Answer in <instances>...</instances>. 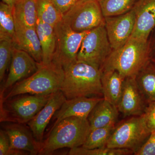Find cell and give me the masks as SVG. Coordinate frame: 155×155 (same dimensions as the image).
<instances>
[{
    "label": "cell",
    "instance_id": "cell-2",
    "mask_svg": "<svg viewBox=\"0 0 155 155\" xmlns=\"http://www.w3.org/2000/svg\"><path fill=\"white\" fill-rule=\"evenodd\" d=\"M152 58L151 42L130 38L117 49L113 50L101 71L114 69L123 77H136Z\"/></svg>",
    "mask_w": 155,
    "mask_h": 155
},
{
    "label": "cell",
    "instance_id": "cell-26",
    "mask_svg": "<svg viewBox=\"0 0 155 155\" xmlns=\"http://www.w3.org/2000/svg\"><path fill=\"white\" fill-rule=\"evenodd\" d=\"M115 125H110L91 130L82 147L89 149L106 147Z\"/></svg>",
    "mask_w": 155,
    "mask_h": 155
},
{
    "label": "cell",
    "instance_id": "cell-22",
    "mask_svg": "<svg viewBox=\"0 0 155 155\" xmlns=\"http://www.w3.org/2000/svg\"><path fill=\"white\" fill-rule=\"evenodd\" d=\"M135 79L147 102L155 101V64L151 60L140 71Z\"/></svg>",
    "mask_w": 155,
    "mask_h": 155
},
{
    "label": "cell",
    "instance_id": "cell-23",
    "mask_svg": "<svg viewBox=\"0 0 155 155\" xmlns=\"http://www.w3.org/2000/svg\"><path fill=\"white\" fill-rule=\"evenodd\" d=\"M15 39V22L13 7L4 3H0V40H7L14 42Z\"/></svg>",
    "mask_w": 155,
    "mask_h": 155
},
{
    "label": "cell",
    "instance_id": "cell-1",
    "mask_svg": "<svg viewBox=\"0 0 155 155\" xmlns=\"http://www.w3.org/2000/svg\"><path fill=\"white\" fill-rule=\"evenodd\" d=\"M63 69L64 78L61 91L67 100L103 95L101 69L77 60Z\"/></svg>",
    "mask_w": 155,
    "mask_h": 155
},
{
    "label": "cell",
    "instance_id": "cell-15",
    "mask_svg": "<svg viewBox=\"0 0 155 155\" xmlns=\"http://www.w3.org/2000/svg\"><path fill=\"white\" fill-rule=\"evenodd\" d=\"M6 123L3 129L8 135L11 149L26 151L30 155H38L41 143L37 141L29 127L25 124Z\"/></svg>",
    "mask_w": 155,
    "mask_h": 155
},
{
    "label": "cell",
    "instance_id": "cell-18",
    "mask_svg": "<svg viewBox=\"0 0 155 155\" xmlns=\"http://www.w3.org/2000/svg\"><path fill=\"white\" fill-rule=\"evenodd\" d=\"M119 112L117 107L103 97L92 109L87 117L91 129L116 125Z\"/></svg>",
    "mask_w": 155,
    "mask_h": 155
},
{
    "label": "cell",
    "instance_id": "cell-17",
    "mask_svg": "<svg viewBox=\"0 0 155 155\" xmlns=\"http://www.w3.org/2000/svg\"><path fill=\"white\" fill-rule=\"evenodd\" d=\"M14 45L28 53L37 63H42L41 45L35 28L27 27L15 22Z\"/></svg>",
    "mask_w": 155,
    "mask_h": 155
},
{
    "label": "cell",
    "instance_id": "cell-20",
    "mask_svg": "<svg viewBox=\"0 0 155 155\" xmlns=\"http://www.w3.org/2000/svg\"><path fill=\"white\" fill-rule=\"evenodd\" d=\"M36 31L41 45L42 63L48 64L53 61L56 48V35L54 28L38 19Z\"/></svg>",
    "mask_w": 155,
    "mask_h": 155
},
{
    "label": "cell",
    "instance_id": "cell-13",
    "mask_svg": "<svg viewBox=\"0 0 155 155\" xmlns=\"http://www.w3.org/2000/svg\"><path fill=\"white\" fill-rule=\"evenodd\" d=\"M132 9L135 23L130 38L147 41L155 27V0H138Z\"/></svg>",
    "mask_w": 155,
    "mask_h": 155
},
{
    "label": "cell",
    "instance_id": "cell-25",
    "mask_svg": "<svg viewBox=\"0 0 155 155\" xmlns=\"http://www.w3.org/2000/svg\"><path fill=\"white\" fill-rule=\"evenodd\" d=\"M104 17L122 15L133 8L136 0H98Z\"/></svg>",
    "mask_w": 155,
    "mask_h": 155
},
{
    "label": "cell",
    "instance_id": "cell-33",
    "mask_svg": "<svg viewBox=\"0 0 155 155\" xmlns=\"http://www.w3.org/2000/svg\"><path fill=\"white\" fill-rule=\"evenodd\" d=\"M30 155V154L26 151L22 150L11 149L8 153V155Z\"/></svg>",
    "mask_w": 155,
    "mask_h": 155
},
{
    "label": "cell",
    "instance_id": "cell-31",
    "mask_svg": "<svg viewBox=\"0 0 155 155\" xmlns=\"http://www.w3.org/2000/svg\"><path fill=\"white\" fill-rule=\"evenodd\" d=\"M11 149V143L8 134L4 129L0 130V155H8Z\"/></svg>",
    "mask_w": 155,
    "mask_h": 155
},
{
    "label": "cell",
    "instance_id": "cell-12",
    "mask_svg": "<svg viewBox=\"0 0 155 155\" xmlns=\"http://www.w3.org/2000/svg\"><path fill=\"white\" fill-rule=\"evenodd\" d=\"M148 104L139 88L135 77L125 78L117 108L125 117L140 116Z\"/></svg>",
    "mask_w": 155,
    "mask_h": 155
},
{
    "label": "cell",
    "instance_id": "cell-19",
    "mask_svg": "<svg viewBox=\"0 0 155 155\" xmlns=\"http://www.w3.org/2000/svg\"><path fill=\"white\" fill-rule=\"evenodd\" d=\"M101 71L103 97L117 107L122 95L125 78L114 69Z\"/></svg>",
    "mask_w": 155,
    "mask_h": 155
},
{
    "label": "cell",
    "instance_id": "cell-9",
    "mask_svg": "<svg viewBox=\"0 0 155 155\" xmlns=\"http://www.w3.org/2000/svg\"><path fill=\"white\" fill-rule=\"evenodd\" d=\"M56 48L52 62L63 67L77 60L84 38L89 31L77 32L62 19L54 27Z\"/></svg>",
    "mask_w": 155,
    "mask_h": 155
},
{
    "label": "cell",
    "instance_id": "cell-35",
    "mask_svg": "<svg viewBox=\"0 0 155 155\" xmlns=\"http://www.w3.org/2000/svg\"><path fill=\"white\" fill-rule=\"evenodd\" d=\"M152 54V57H155V39L152 44L151 43Z\"/></svg>",
    "mask_w": 155,
    "mask_h": 155
},
{
    "label": "cell",
    "instance_id": "cell-32",
    "mask_svg": "<svg viewBox=\"0 0 155 155\" xmlns=\"http://www.w3.org/2000/svg\"><path fill=\"white\" fill-rule=\"evenodd\" d=\"M79 0H51L56 8L64 14Z\"/></svg>",
    "mask_w": 155,
    "mask_h": 155
},
{
    "label": "cell",
    "instance_id": "cell-4",
    "mask_svg": "<svg viewBox=\"0 0 155 155\" xmlns=\"http://www.w3.org/2000/svg\"><path fill=\"white\" fill-rule=\"evenodd\" d=\"M64 72L62 66L52 62L48 64H39L32 75L15 84L1 101L22 94L48 95L61 90Z\"/></svg>",
    "mask_w": 155,
    "mask_h": 155
},
{
    "label": "cell",
    "instance_id": "cell-6",
    "mask_svg": "<svg viewBox=\"0 0 155 155\" xmlns=\"http://www.w3.org/2000/svg\"><path fill=\"white\" fill-rule=\"evenodd\" d=\"M151 133L146 124L144 114L132 116L115 125L106 147L127 149L134 153L146 141Z\"/></svg>",
    "mask_w": 155,
    "mask_h": 155
},
{
    "label": "cell",
    "instance_id": "cell-30",
    "mask_svg": "<svg viewBox=\"0 0 155 155\" xmlns=\"http://www.w3.org/2000/svg\"><path fill=\"white\" fill-rule=\"evenodd\" d=\"M147 127L151 132L155 130V101L149 103L144 113Z\"/></svg>",
    "mask_w": 155,
    "mask_h": 155
},
{
    "label": "cell",
    "instance_id": "cell-10",
    "mask_svg": "<svg viewBox=\"0 0 155 155\" xmlns=\"http://www.w3.org/2000/svg\"><path fill=\"white\" fill-rule=\"evenodd\" d=\"M135 23L133 9L125 14L105 17V26L113 50L123 46L130 38Z\"/></svg>",
    "mask_w": 155,
    "mask_h": 155
},
{
    "label": "cell",
    "instance_id": "cell-7",
    "mask_svg": "<svg viewBox=\"0 0 155 155\" xmlns=\"http://www.w3.org/2000/svg\"><path fill=\"white\" fill-rule=\"evenodd\" d=\"M63 19L79 32L105 25V17L98 0H79L63 14Z\"/></svg>",
    "mask_w": 155,
    "mask_h": 155
},
{
    "label": "cell",
    "instance_id": "cell-3",
    "mask_svg": "<svg viewBox=\"0 0 155 155\" xmlns=\"http://www.w3.org/2000/svg\"><path fill=\"white\" fill-rule=\"evenodd\" d=\"M91 129L87 119L72 116L52 127L48 136L41 144L38 155H51L57 150L82 147Z\"/></svg>",
    "mask_w": 155,
    "mask_h": 155
},
{
    "label": "cell",
    "instance_id": "cell-14",
    "mask_svg": "<svg viewBox=\"0 0 155 155\" xmlns=\"http://www.w3.org/2000/svg\"><path fill=\"white\" fill-rule=\"evenodd\" d=\"M67 100L61 90L51 95L45 105L27 123L37 141L42 143L45 130L50 120Z\"/></svg>",
    "mask_w": 155,
    "mask_h": 155
},
{
    "label": "cell",
    "instance_id": "cell-36",
    "mask_svg": "<svg viewBox=\"0 0 155 155\" xmlns=\"http://www.w3.org/2000/svg\"><path fill=\"white\" fill-rule=\"evenodd\" d=\"M151 60V61H152L153 63L155 64V57H152Z\"/></svg>",
    "mask_w": 155,
    "mask_h": 155
},
{
    "label": "cell",
    "instance_id": "cell-16",
    "mask_svg": "<svg viewBox=\"0 0 155 155\" xmlns=\"http://www.w3.org/2000/svg\"><path fill=\"white\" fill-rule=\"evenodd\" d=\"M103 98L77 97L67 100L54 114L55 123L52 127L68 117L75 116L87 119L92 109Z\"/></svg>",
    "mask_w": 155,
    "mask_h": 155
},
{
    "label": "cell",
    "instance_id": "cell-24",
    "mask_svg": "<svg viewBox=\"0 0 155 155\" xmlns=\"http://www.w3.org/2000/svg\"><path fill=\"white\" fill-rule=\"evenodd\" d=\"M38 19L54 27L63 19V15L51 0H37Z\"/></svg>",
    "mask_w": 155,
    "mask_h": 155
},
{
    "label": "cell",
    "instance_id": "cell-29",
    "mask_svg": "<svg viewBox=\"0 0 155 155\" xmlns=\"http://www.w3.org/2000/svg\"><path fill=\"white\" fill-rule=\"evenodd\" d=\"M134 155H155V130L151 132L146 141Z\"/></svg>",
    "mask_w": 155,
    "mask_h": 155
},
{
    "label": "cell",
    "instance_id": "cell-5",
    "mask_svg": "<svg viewBox=\"0 0 155 155\" xmlns=\"http://www.w3.org/2000/svg\"><path fill=\"white\" fill-rule=\"evenodd\" d=\"M51 95L22 94L1 101L0 122L28 123L45 105Z\"/></svg>",
    "mask_w": 155,
    "mask_h": 155
},
{
    "label": "cell",
    "instance_id": "cell-34",
    "mask_svg": "<svg viewBox=\"0 0 155 155\" xmlns=\"http://www.w3.org/2000/svg\"><path fill=\"white\" fill-rule=\"evenodd\" d=\"M19 0H2V1L4 3L8 4L9 5L12 6V7Z\"/></svg>",
    "mask_w": 155,
    "mask_h": 155
},
{
    "label": "cell",
    "instance_id": "cell-11",
    "mask_svg": "<svg viewBox=\"0 0 155 155\" xmlns=\"http://www.w3.org/2000/svg\"><path fill=\"white\" fill-rule=\"evenodd\" d=\"M39 64L28 53L14 46L9 73L1 89V96L15 84L32 75L38 69Z\"/></svg>",
    "mask_w": 155,
    "mask_h": 155
},
{
    "label": "cell",
    "instance_id": "cell-28",
    "mask_svg": "<svg viewBox=\"0 0 155 155\" xmlns=\"http://www.w3.org/2000/svg\"><path fill=\"white\" fill-rule=\"evenodd\" d=\"M14 42L7 40H0V81H3L8 67H10L13 50Z\"/></svg>",
    "mask_w": 155,
    "mask_h": 155
},
{
    "label": "cell",
    "instance_id": "cell-27",
    "mask_svg": "<svg viewBox=\"0 0 155 155\" xmlns=\"http://www.w3.org/2000/svg\"><path fill=\"white\" fill-rule=\"evenodd\" d=\"M131 150L127 149L110 148L107 147L89 149L82 147L70 149V155H127L134 154Z\"/></svg>",
    "mask_w": 155,
    "mask_h": 155
},
{
    "label": "cell",
    "instance_id": "cell-8",
    "mask_svg": "<svg viewBox=\"0 0 155 155\" xmlns=\"http://www.w3.org/2000/svg\"><path fill=\"white\" fill-rule=\"evenodd\" d=\"M113 49L105 25L90 30L82 41L77 61L85 62L101 69Z\"/></svg>",
    "mask_w": 155,
    "mask_h": 155
},
{
    "label": "cell",
    "instance_id": "cell-21",
    "mask_svg": "<svg viewBox=\"0 0 155 155\" xmlns=\"http://www.w3.org/2000/svg\"><path fill=\"white\" fill-rule=\"evenodd\" d=\"M15 22L35 28L37 22V0H19L13 6Z\"/></svg>",
    "mask_w": 155,
    "mask_h": 155
}]
</instances>
